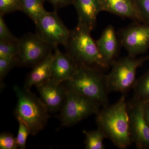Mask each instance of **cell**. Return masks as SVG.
<instances>
[{
    "label": "cell",
    "instance_id": "6da1fadb",
    "mask_svg": "<svg viewBox=\"0 0 149 149\" xmlns=\"http://www.w3.org/2000/svg\"><path fill=\"white\" fill-rule=\"evenodd\" d=\"M100 128L118 148L125 149L132 144L130 132L128 102L125 95L115 103L102 107L96 114Z\"/></svg>",
    "mask_w": 149,
    "mask_h": 149
},
{
    "label": "cell",
    "instance_id": "7a4b0ae2",
    "mask_svg": "<svg viewBox=\"0 0 149 149\" xmlns=\"http://www.w3.org/2000/svg\"><path fill=\"white\" fill-rule=\"evenodd\" d=\"M65 82L67 90L87 97L102 107L109 105L106 74L101 70L79 66L74 75Z\"/></svg>",
    "mask_w": 149,
    "mask_h": 149
},
{
    "label": "cell",
    "instance_id": "3957f363",
    "mask_svg": "<svg viewBox=\"0 0 149 149\" xmlns=\"http://www.w3.org/2000/svg\"><path fill=\"white\" fill-rule=\"evenodd\" d=\"M87 27L77 25L70 30L67 53L72 57L77 65L86 66L105 71L110 67L102 58L96 41Z\"/></svg>",
    "mask_w": 149,
    "mask_h": 149
},
{
    "label": "cell",
    "instance_id": "277c9868",
    "mask_svg": "<svg viewBox=\"0 0 149 149\" xmlns=\"http://www.w3.org/2000/svg\"><path fill=\"white\" fill-rule=\"evenodd\" d=\"M17 99L15 114L17 120L25 123L30 135L35 136L44 129L49 116L47 108L40 98L29 89L17 85L13 87Z\"/></svg>",
    "mask_w": 149,
    "mask_h": 149
},
{
    "label": "cell",
    "instance_id": "5b68a950",
    "mask_svg": "<svg viewBox=\"0 0 149 149\" xmlns=\"http://www.w3.org/2000/svg\"><path fill=\"white\" fill-rule=\"evenodd\" d=\"M148 61L149 56L136 58L128 55L117 59L111 65V71L106 74L109 93L119 92L125 95L136 84L137 69Z\"/></svg>",
    "mask_w": 149,
    "mask_h": 149
},
{
    "label": "cell",
    "instance_id": "8992f818",
    "mask_svg": "<svg viewBox=\"0 0 149 149\" xmlns=\"http://www.w3.org/2000/svg\"><path fill=\"white\" fill-rule=\"evenodd\" d=\"M100 107L87 97L67 90L59 118L62 125L70 127L92 115H96Z\"/></svg>",
    "mask_w": 149,
    "mask_h": 149
},
{
    "label": "cell",
    "instance_id": "52a82bcc",
    "mask_svg": "<svg viewBox=\"0 0 149 149\" xmlns=\"http://www.w3.org/2000/svg\"><path fill=\"white\" fill-rule=\"evenodd\" d=\"M18 65L32 67L42 61L52 52L54 47L35 33H28L18 41Z\"/></svg>",
    "mask_w": 149,
    "mask_h": 149
},
{
    "label": "cell",
    "instance_id": "ba28073f",
    "mask_svg": "<svg viewBox=\"0 0 149 149\" xmlns=\"http://www.w3.org/2000/svg\"><path fill=\"white\" fill-rule=\"evenodd\" d=\"M36 34L53 47L62 45L66 47L70 30L65 25L56 12H48L35 23Z\"/></svg>",
    "mask_w": 149,
    "mask_h": 149
},
{
    "label": "cell",
    "instance_id": "9c48e42d",
    "mask_svg": "<svg viewBox=\"0 0 149 149\" xmlns=\"http://www.w3.org/2000/svg\"><path fill=\"white\" fill-rule=\"evenodd\" d=\"M120 46L133 57L146 52L149 48V24L135 22L119 29L117 33Z\"/></svg>",
    "mask_w": 149,
    "mask_h": 149
},
{
    "label": "cell",
    "instance_id": "30bf717a",
    "mask_svg": "<svg viewBox=\"0 0 149 149\" xmlns=\"http://www.w3.org/2000/svg\"><path fill=\"white\" fill-rule=\"evenodd\" d=\"M145 103H128L130 137L139 149H149V125L144 116Z\"/></svg>",
    "mask_w": 149,
    "mask_h": 149
},
{
    "label": "cell",
    "instance_id": "8fae6325",
    "mask_svg": "<svg viewBox=\"0 0 149 149\" xmlns=\"http://www.w3.org/2000/svg\"><path fill=\"white\" fill-rule=\"evenodd\" d=\"M36 88L49 112H56L61 108L67 91L62 83H56L52 78Z\"/></svg>",
    "mask_w": 149,
    "mask_h": 149
},
{
    "label": "cell",
    "instance_id": "7c38bea8",
    "mask_svg": "<svg viewBox=\"0 0 149 149\" xmlns=\"http://www.w3.org/2000/svg\"><path fill=\"white\" fill-rule=\"evenodd\" d=\"M54 49L52 79L56 83H64L74 75L78 65L68 53L61 52L58 46L54 47Z\"/></svg>",
    "mask_w": 149,
    "mask_h": 149
},
{
    "label": "cell",
    "instance_id": "4fadbf2b",
    "mask_svg": "<svg viewBox=\"0 0 149 149\" xmlns=\"http://www.w3.org/2000/svg\"><path fill=\"white\" fill-rule=\"evenodd\" d=\"M95 41L102 58L110 67L117 59L121 47L114 27L108 26Z\"/></svg>",
    "mask_w": 149,
    "mask_h": 149
},
{
    "label": "cell",
    "instance_id": "5bb4252c",
    "mask_svg": "<svg viewBox=\"0 0 149 149\" xmlns=\"http://www.w3.org/2000/svg\"><path fill=\"white\" fill-rule=\"evenodd\" d=\"M106 11L133 22H142L136 0H100V12Z\"/></svg>",
    "mask_w": 149,
    "mask_h": 149
},
{
    "label": "cell",
    "instance_id": "9a60e30c",
    "mask_svg": "<svg viewBox=\"0 0 149 149\" xmlns=\"http://www.w3.org/2000/svg\"><path fill=\"white\" fill-rule=\"evenodd\" d=\"M73 5L77 12V25L87 27L92 31L100 12V0H74Z\"/></svg>",
    "mask_w": 149,
    "mask_h": 149
},
{
    "label": "cell",
    "instance_id": "2e32d148",
    "mask_svg": "<svg viewBox=\"0 0 149 149\" xmlns=\"http://www.w3.org/2000/svg\"><path fill=\"white\" fill-rule=\"evenodd\" d=\"M54 54L51 53L45 58L35 65L27 76L24 88L30 90L33 86H40L52 78V63Z\"/></svg>",
    "mask_w": 149,
    "mask_h": 149
},
{
    "label": "cell",
    "instance_id": "e0dca14e",
    "mask_svg": "<svg viewBox=\"0 0 149 149\" xmlns=\"http://www.w3.org/2000/svg\"><path fill=\"white\" fill-rule=\"evenodd\" d=\"M133 98L128 102L130 104L149 102V70L137 81L133 88Z\"/></svg>",
    "mask_w": 149,
    "mask_h": 149
},
{
    "label": "cell",
    "instance_id": "ac0fdd59",
    "mask_svg": "<svg viewBox=\"0 0 149 149\" xmlns=\"http://www.w3.org/2000/svg\"><path fill=\"white\" fill-rule=\"evenodd\" d=\"M46 0H21L20 11L23 12L36 23L44 15L47 13L44 8Z\"/></svg>",
    "mask_w": 149,
    "mask_h": 149
},
{
    "label": "cell",
    "instance_id": "d6986e66",
    "mask_svg": "<svg viewBox=\"0 0 149 149\" xmlns=\"http://www.w3.org/2000/svg\"><path fill=\"white\" fill-rule=\"evenodd\" d=\"M83 133L85 136V148L86 149H105L104 139H107L106 135L100 128L96 130L88 131L84 130Z\"/></svg>",
    "mask_w": 149,
    "mask_h": 149
},
{
    "label": "cell",
    "instance_id": "ffe728a7",
    "mask_svg": "<svg viewBox=\"0 0 149 149\" xmlns=\"http://www.w3.org/2000/svg\"><path fill=\"white\" fill-rule=\"evenodd\" d=\"M18 41H0V58H17L19 52Z\"/></svg>",
    "mask_w": 149,
    "mask_h": 149
},
{
    "label": "cell",
    "instance_id": "44dd1931",
    "mask_svg": "<svg viewBox=\"0 0 149 149\" xmlns=\"http://www.w3.org/2000/svg\"><path fill=\"white\" fill-rule=\"evenodd\" d=\"M18 65L17 58H0V81L1 88H3V80L11 69L15 65Z\"/></svg>",
    "mask_w": 149,
    "mask_h": 149
},
{
    "label": "cell",
    "instance_id": "7402d4cb",
    "mask_svg": "<svg viewBox=\"0 0 149 149\" xmlns=\"http://www.w3.org/2000/svg\"><path fill=\"white\" fill-rule=\"evenodd\" d=\"M19 123V129L16 138L17 143L20 149L26 148V142L28 136L30 134V130L25 123L20 120H17Z\"/></svg>",
    "mask_w": 149,
    "mask_h": 149
},
{
    "label": "cell",
    "instance_id": "603a6c76",
    "mask_svg": "<svg viewBox=\"0 0 149 149\" xmlns=\"http://www.w3.org/2000/svg\"><path fill=\"white\" fill-rule=\"evenodd\" d=\"M21 0H0V14L3 16L16 11H20Z\"/></svg>",
    "mask_w": 149,
    "mask_h": 149
},
{
    "label": "cell",
    "instance_id": "cb8c5ba5",
    "mask_svg": "<svg viewBox=\"0 0 149 149\" xmlns=\"http://www.w3.org/2000/svg\"><path fill=\"white\" fill-rule=\"evenodd\" d=\"M18 148L16 138L8 132H4L0 135V149H16Z\"/></svg>",
    "mask_w": 149,
    "mask_h": 149
},
{
    "label": "cell",
    "instance_id": "d4e9b609",
    "mask_svg": "<svg viewBox=\"0 0 149 149\" xmlns=\"http://www.w3.org/2000/svg\"><path fill=\"white\" fill-rule=\"evenodd\" d=\"M3 16L0 14V41L17 42L18 39L15 37L7 26Z\"/></svg>",
    "mask_w": 149,
    "mask_h": 149
},
{
    "label": "cell",
    "instance_id": "484cf974",
    "mask_svg": "<svg viewBox=\"0 0 149 149\" xmlns=\"http://www.w3.org/2000/svg\"><path fill=\"white\" fill-rule=\"evenodd\" d=\"M142 23L149 24V0H136Z\"/></svg>",
    "mask_w": 149,
    "mask_h": 149
},
{
    "label": "cell",
    "instance_id": "4316f807",
    "mask_svg": "<svg viewBox=\"0 0 149 149\" xmlns=\"http://www.w3.org/2000/svg\"><path fill=\"white\" fill-rule=\"evenodd\" d=\"M51 3L55 10H58L70 5H73L74 0H46Z\"/></svg>",
    "mask_w": 149,
    "mask_h": 149
},
{
    "label": "cell",
    "instance_id": "83f0119b",
    "mask_svg": "<svg viewBox=\"0 0 149 149\" xmlns=\"http://www.w3.org/2000/svg\"><path fill=\"white\" fill-rule=\"evenodd\" d=\"M144 116L146 121L149 125V102L145 104L144 107Z\"/></svg>",
    "mask_w": 149,
    "mask_h": 149
}]
</instances>
